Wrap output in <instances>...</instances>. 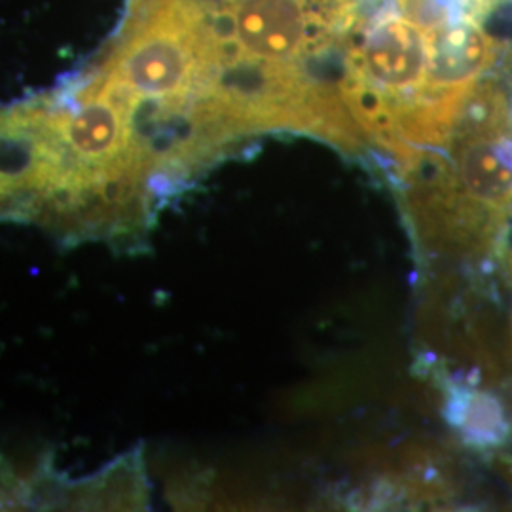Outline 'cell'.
Here are the masks:
<instances>
[{
    "label": "cell",
    "mask_w": 512,
    "mask_h": 512,
    "mask_svg": "<svg viewBox=\"0 0 512 512\" xmlns=\"http://www.w3.org/2000/svg\"><path fill=\"white\" fill-rule=\"evenodd\" d=\"M511 416H512V397H511ZM509 444H512V437L511 442ZM505 475H509L512 478V456L509 458V461L505 463Z\"/></svg>",
    "instance_id": "5b68a950"
},
{
    "label": "cell",
    "mask_w": 512,
    "mask_h": 512,
    "mask_svg": "<svg viewBox=\"0 0 512 512\" xmlns=\"http://www.w3.org/2000/svg\"><path fill=\"white\" fill-rule=\"evenodd\" d=\"M220 40V61L239 57L262 63L304 65L334 46L311 14L308 0H207Z\"/></svg>",
    "instance_id": "7a4b0ae2"
},
{
    "label": "cell",
    "mask_w": 512,
    "mask_h": 512,
    "mask_svg": "<svg viewBox=\"0 0 512 512\" xmlns=\"http://www.w3.org/2000/svg\"><path fill=\"white\" fill-rule=\"evenodd\" d=\"M412 175L416 232L440 253L492 255L512 219V110L495 80H480L459 112L450 141Z\"/></svg>",
    "instance_id": "6da1fadb"
},
{
    "label": "cell",
    "mask_w": 512,
    "mask_h": 512,
    "mask_svg": "<svg viewBox=\"0 0 512 512\" xmlns=\"http://www.w3.org/2000/svg\"><path fill=\"white\" fill-rule=\"evenodd\" d=\"M448 418L476 450H499L512 437L511 408L490 391L456 385L450 393Z\"/></svg>",
    "instance_id": "3957f363"
},
{
    "label": "cell",
    "mask_w": 512,
    "mask_h": 512,
    "mask_svg": "<svg viewBox=\"0 0 512 512\" xmlns=\"http://www.w3.org/2000/svg\"><path fill=\"white\" fill-rule=\"evenodd\" d=\"M507 264H509V272H511V279H512V251L507 255Z\"/></svg>",
    "instance_id": "8992f818"
},
{
    "label": "cell",
    "mask_w": 512,
    "mask_h": 512,
    "mask_svg": "<svg viewBox=\"0 0 512 512\" xmlns=\"http://www.w3.org/2000/svg\"><path fill=\"white\" fill-rule=\"evenodd\" d=\"M162 0H129L128 18L126 23H131L135 19L145 16L148 10H152L154 6H158Z\"/></svg>",
    "instance_id": "277c9868"
}]
</instances>
